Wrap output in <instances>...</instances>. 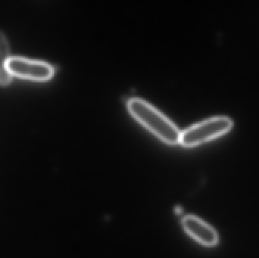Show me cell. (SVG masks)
<instances>
[{"label": "cell", "instance_id": "cell-5", "mask_svg": "<svg viewBox=\"0 0 259 258\" xmlns=\"http://www.w3.org/2000/svg\"><path fill=\"white\" fill-rule=\"evenodd\" d=\"M9 41L0 30V86H7L12 82V76L8 72L6 65L10 58Z\"/></svg>", "mask_w": 259, "mask_h": 258}, {"label": "cell", "instance_id": "cell-3", "mask_svg": "<svg viewBox=\"0 0 259 258\" xmlns=\"http://www.w3.org/2000/svg\"><path fill=\"white\" fill-rule=\"evenodd\" d=\"M6 68L11 76L33 81H47L55 73L53 67L47 62L19 56H11Z\"/></svg>", "mask_w": 259, "mask_h": 258}, {"label": "cell", "instance_id": "cell-1", "mask_svg": "<svg viewBox=\"0 0 259 258\" xmlns=\"http://www.w3.org/2000/svg\"><path fill=\"white\" fill-rule=\"evenodd\" d=\"M131 116L162 142L169 145L179 143L181 131L176 124L146 100L132 98L127 101Z\"/></svg>", "mask_w": 259, "mask_h": 258}, {"label": "cell", "instance_id": "cell-4", "mask_svg": "<svg viewBox=\"0 0 259 258\" xmlns=\"http://www.w3.org/2000/svg\"><path fill=\"white\" fill-rule=\"evenodd\" d=\"M182 225L190 236L205 246H214L219 242V236L215 230L196 217L186 216L183 219Z\"/></svg>", "mask_w": 259, "mask_h": 258}, {"label": "cell", "instance_id": "cell-6", "mask_svg": "<svg viewBox=\"0 0 259 258\" xmlns=\"http://www.w3.org/2000/svg\"><path fill=\"white\" fill-rule=\"evenodd\" d=\"M175 212H176L177 214L180 215V214L181 213V212H182V209H181V208L177 207L176 209H175Z\"/></svg>", "mask_w": 259, "mask_h": 258}, {"label": "cell", "instance_id": "cell-2", "mask_svg": "<svg viewBox=\"0 0 259 258\" xmlns=\"http://www.w3.org/2000/svg\"><path fill=\"white\" fill-rule=\"evenodd\" d=\"M233 124L228 117L208 118L181 132L179 144L187 148L197 146L228 133Z\"/></svg>", "mask_w": 259, "mask_h": 258}]
</instances>
